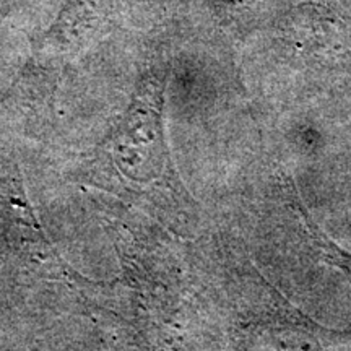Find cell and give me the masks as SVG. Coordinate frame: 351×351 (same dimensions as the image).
Instances as JSON below:
<instances>
[{
	"label": "cell",
	"mask_w": 351,
	"mask_h": 351,
	"mask_svg": "<svg viewBox=\"0 0 351 351\" xmlns=\"http://www.w3.org/2000/svg\"><path fill=\"white\" fill-rule=\"evenodd\" d=\"M106 0H69L49 32L44 43L69 46L90 36L104 21Z\"/></svg>",
	"instance_id": "1"
}]
</instances>
